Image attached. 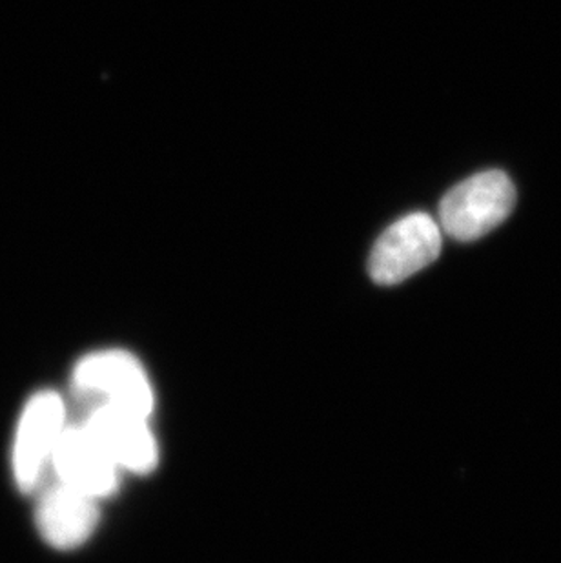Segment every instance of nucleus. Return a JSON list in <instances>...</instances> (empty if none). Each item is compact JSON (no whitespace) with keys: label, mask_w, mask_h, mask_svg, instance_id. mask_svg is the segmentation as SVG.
Masks as SVG:
<instances>
[{"label":"nucleus","mask_w":561,"mask_h":563,"mask_svg":"<svg viewBox=\"0 0 561 563\" xmlns=\"http://www.w3.org/2000/svg\"><path fill=\"white\" fill-rule=\"evenodd\" d=\"M52 465L61 482L97 500L112 496L119 487L121 468L85 426L64 429Z\"/></svg>","instance_id":"obj_6"},{"label":"nucleus","mask_w":561,"mask_h":563,"mask_svg":"<svg viewBox=\"0 0 561 563\" xmlns=\"http://www.w3.org/2000/svg\"><path fill=\"white\" fill-rule=\"evenodd\" d=\"M514 205L516 188L505 172H480L443 197L438 223L452 240L476 241L504 223Z\"/></svg>","instance_id":"obj_1"},{"label":"nucleus","mask_w":561,"mask_h":563,"mask_svg":"<svg viewBox=\"0 0 561 563\" xmlns=\"http://www.w3.org/2000/svg\"><path fill=\"white\" fill-rule=\"evenodd\" d=\"M82 426L101 443L117 467L135 474H148L157 467L160 451L146 416L102 404L91 410Z\"/></svg>","instance_id":"obj_5"},{"label":"nucleus","mask_w":561,"mask_h":563,"mask_svg":"<svg viewBox=\"0 0 561 563\" xmlns=\"http://www.w3.org/2000/svg\"><path fill=\"white\" fill-rule=\"evenodd\" d=\"M443 230L432 216L408 213L388 227L372 249L371 276L377 285H397L438 260Z\"/></svg>","instance_id":"obj_2"},{"label":"nucleus","mask_w":561,"mask_h":563,"mask_svg":"<svg viewBox=\"0 0 561 563\" xmlns=\"http://www.w3.org/2000/svg\"><path fill=\"white\" fill-rule=\"evenodd\" d=\"M79 393L102 396L105 404L117 405L148 418L154 410V388L138 357L124 351H101L82 357L74 373Z\"/></svg>","instance_id":"obj_4"},{"label":"nucleus","mask_w":561,"mask_h":563,"mask_svg":"<svg viewBox=\"0 0 561 563\" xmlns=\"http://www.w3.org/2000/svg\"><path fill=\"white\" fill-rule=\"evenodd\" d=\"M66 429V407L54 390L33 396L22 410L13 445V476L22 493H32L52 463L55 446Z\"/></svg>","instance_id":"obj_3"},{"label":"nucleus","mask_w":561,"mask_h":563,"mask_svg":"<svg viewBox=\"0 0 561 563\" xmlns=\"http://www.w3.org/2000/svg\"><path fill=\"white\" fill-rule=\"evenodd\" d=\"M99 523L97 498L58 479L41 495L37 527L52 548L68 551L79 548Z\"/></svg>","instance_id":"obj_7"}]
</instances>
